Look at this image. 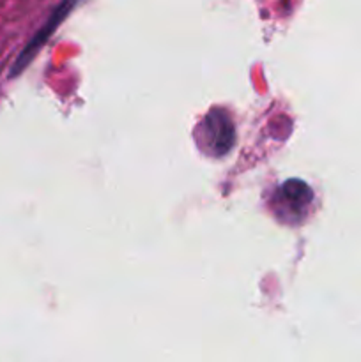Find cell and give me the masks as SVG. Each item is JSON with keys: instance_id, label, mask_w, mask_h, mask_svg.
I'll return each instance as SVG.
<instances>
[{"instance_id": "obj_1", "label": "cell", "mask_w": 361, "mask_h": 362, "mask_svg": "<svg viewBox=\"0 0 361 362\" xmlns=\"http://www.w3.org/2000/svg\"><path fill=\"white\" fill-rule=\"evenodd\" d=\"M73 2H74V0H64V2L60 4V6L57 7L55 11H53V14H52V16H50V20L46 21L45 27H42L41 30H39L38 34L34 35V39H32V41H30V45H28L27 48L23 49V53H21V55H20V59L16 60V64H14L13 74L20 73V71L23 69V67L27 66L28 62H30L32 57L35 55V52H38V49L41 48L42 45H45V41H46V39H48V35L52 34L53 30H55L57 25H59L60 21L64 20V16H66L67 13H69V9H71V7H73Z\"/></svg>"}]
</instances>
